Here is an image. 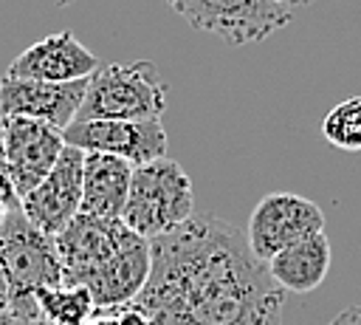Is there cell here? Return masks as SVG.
Segmentation results:
<instances>
[{
  "instance_id": "6da1fadb",
  "label": "cell",
  "mask_w": 361,
  "mask_h": 325,
  "mask_svg": "<svg viewBox=\"0 0 361 325\" xmlns=\"http://www.w3.org/2000/svg\"><path fill=\"white\" fill-rule=\"evenodd\" d=\"M135 302L155 325H282L285 291L245 235L206 212L149 240V277Z\"/></svg>"
},
{
  "instance_id": "7a4b0ae2",
  "label": "cell",
  "mask_w": 361,
  "mask_h": 325,
  "mask_svg": "<svg viewBox=\"0 0 361 325\" xmlns=\"http://www.w3.org/2000/svg\"><path fill=\"white\" fill-rule=\"evenodd\" d=\"M0 260L8 280L11 314L20 325L37 322L39 314L34 294L62 285V260L56 252V240L31 226L20 206H14L0 229Z\"/></svg>"
},
{
  "instance_id": "3957f363",
  "label": "cell",
  "mask_w": 361,
  "mask_h": 325,
  "mask_svg": "<svg viewBox=\"0 0 361 325\" xmlns=\"http://www.w3.org/2000/svg\"><path fill=\"white\" fill-rule=\"evenodd\" d=\"M195 192L186 170L172 158H158L141 167H133V181L121 220L127 229L144 240L183 226L195 212Z\"/></svg>"
},
{
  "instance_id": "277c9868",
  "label": "cell",
  "mask_w": 361,
  "mask_h": 325,
  "mask_svg": "<svg viewBox=\"0 0 361 325\" xmlns=\"http://www.w3.org/2000/svg\"><path fill=\"white\" fill-rule=\"evenodd\" d=\"M166 107V88L158 68L147 59L127 65H102L90 73L87 90L76 122L113 119V122H144L161 119Z\"/></svg>"
},
{
  "instance_id": "5b68a950",
  "label": "cell",
  "mask_w": 361,
  "mask_h": 325,
  "mask_svg": "<svg viewBox=\"0 0 361 325\" xmlns=\"http://www.w3.org/2000/svg\"><path fill=\"white\" fill-rule=\"evenodd\" d=\"M195 31L226 45L262 42L293 20L290 0H166Z\"/></svg>"
},
{
  "instance_id": "8992f818",
  "label": "cell",
  "mask_w": 361,
  "mask_h": 325,
  "mask_svg": "<svg viewBox=\"0 0 361 325\" xmlns=\"http://www.w3.org/2000/svg\"><path fill=\"white\" fill-rule=\"evenodd\" d=\"M324 232V212L310 198L296 192H268L248 218V249L259 263H268L279 252L299 240Z\"/></svg>"
},
{
  "instance_id": "52a82bcc",
  "label": "cell",
  "mask_w": 361,
  "mask_h": 325,
  "mask_svg": "<svg viewBox=\"0 0 361 325\" xmlns=\"http://www.w3.org/2000/svg\"><path fill=\"white\" fill-rule=\"evenodd\" d=\"M133 229L124 226L121 218H93L76 215L54 240L62 260V285H87V280L107 266L127 243H133Z\"/></svg>"
},
{
  "instance_id": "ba28073f",
  "label": "cell",
  "mask_w": 361,
  "mask_h": 325,
  "mask_svg": "<svg viewBox=\"0 0 361 325\" xmlns=\"http://www.w3.org/2000/svg\"><path fill=\"white\" fill-rule=\"evenodd\" d=\"M68 147L82 153H102L121 158L133 167L166 158V130L161 119L144 122H113V119H87L73 122L62 130Z\"/></svg>"
},
{
  "instance_id": "9c48e42d",
  "label": "cell",
  "mask_w": 361,
  "mask_h": 325,
  "mask_svg": "<svg viewBox=\"0 0 361 325\" xmlns=\"http://www.w3.org/2000/svg\"><path fill=\"white\" fill-rule=\"evenodd\" d=\"M82 170H85V153L65 144L54 170L25 198H20V212L42 235L56 237L79 215Z\"/></svg>"
},
{
  "instance_id": "30bf717a",
  "label": "cell",
  "mask_w": 361,
  "mask_h": 325,
  "mask_svg": "<svg viewBox=\"0 0 361 325\" xmlns=\"http://www.w3.org/2000/svg\"><path fill=\"white\" fill-rule=\"evenodd\" d=\"M3 130H6V172L20 201L54 170V164L65 150V138L62 130L20 116L3 119Z\"/></svg>"
},
{
  "instance_id": "8fae6325",
  "label": "cell",
  "mask_w": 361,
  "mask_h": 325,
  "mask_svg": "<svg viewBox=\"0 0 361 325\" xmlns=\"http://www.w3.org/2000/svg\"><path fill=\"white\" fill-rule=\"evenodd\" d=\"M90 79V76H87ZM87 79L76 82H37V79H0V119H34L56 130L76 122Z\"/></svg>"
},
{
  "instance_id": "7c38bea8",
  "label": "cell",
  "mask_w": 361,
  "mask_h": 325,
  "mask_svg": "<svg viewBox=\"0 0 361 325\" xmlns=\"http://www.w3.org/2000/svg\"><path fill=\"white\" fill-rule=\"evenodd\" d=\"M99 68L93 51H87L73 31H56L45 40L28 45L17 54L6 71L14 79H37V82H76L87 79Z\"/></svg>"
},
{
  "instance_id": "4fadbf2b",
  "label": "cell",
  "mask_w": 361,
  "mask_h": 325,
  "mask_svg": "<svg viewBox=\"0 0 361 325\" xmlns=\"http://www.w3.org/2000/svg\"><path fill=\"white\" fill-rule=\"evenodd\" d=\"M130 181H133V164L102 153H85L79 215L121 218Z\"/></svg>"
},
{
  "instance_id": "5bb4252c",
  "label": "cell",
  "mask_w": 361,
  "mask_h": 325,
  "mask_svg": "<svg viewBox=\"0 0 361 325\" xmlns=\"http://www.w3.org/2000/svg\"><path fill=\"white\" fill-rule=\"evenodd\" d=\"M330 240L324 232L293 243L290 249L279 252L276 257H271L265 263L268 274L276 280V285L282 291H293V294H310L316 291L327 271H330Z\"/></svg>"
},
{
  "instance_id": "9a60e30c",
  "label": "cell",
  "mask_w": 361,
  "mask_h": 325,
  "mask_svg": "<svg viewBox=\"0 0 361 325\" xmlns=\"http://www.w3.org/2000/svg\"><path fill=\"white\" fill-rule=\"evenodd\" d=\"M37 314L48 325H85L96 314V302L82 285L42 288L34 294Z\"/></svg>"
},
{
  "instance_id": "2e32d148",
  "label": "cell",
  "mask_w": 361,
  "mask_h": 325,
  "mask_svg": "<svg viewBox=\"0 0 361 325\" xmlns=\"http://www.w3.org/2000/svg\"><path fill=\"white\" fill-rule=\"evenodd\" d=\"M322 136L347 153H361V96H350L330 107L322 122Z\"/></svg>"
},
{
  "instance_id": "e0dca14e",
  "label": "cell",
  "mask_w": 361,
  "mask_h": 325,
  "mask_svg": "<svg viewBox=\"0 0 361 325\" xmlns=\"http://www.w3.org/2000/svg\"><path fill=\"white\" fill-rule=\"evenodd\" d=\"M113 314H116V322H118V325H155V322L149 319V314H147L135 300L127 302V305L113 308Z\"/></svg>"
},
{
  "instance_id": "ac0fdd59",
  "label": "cell",
  "mask_w": 361,
  "mask_h": 325,
  "mask_svg": "<svg viewBox=\"0 0 361 325\" xmlns=\"http://www.w3.org/2000/svg\"><path fill=\"white\" fill-rule=\"evenodd\" d=\"M0 195H6L8 201H17V195L11 189V181H8V172H6V130H3V119H0Z\"/></svg>"
},
{
  "instance_id": "d6986e66",
  "label": "cell",
  "mask_w": 361,
  "mask_h": 325,
  "mask_svg": "<svg viewBox=\"0 0 361 325\" xmlns=\"http://www.w3.org/2000/svg\"><path fill=\"white\" fill-rule=\"evenodd\" d=\"M327 325H361V305H350L341 314H336Z\"/></svg>"
},
{
  "instance_id": "ffe728a7",
  "label": "cell",
  "mask_w": 361,
  "mask_h": 325,
  "mask_svg": "<svg viewBox=\"0 0 361 325\" xmlns=\"http://www.w3.org/2000/svg\"><path fill=\"white\" fill-rule=\"evenodd\" d=\"M85 325H118V322H116V314L113 311H96Z\"/></svg>"
},
{
  "instance_id": "44dd1931",
  "label": "cell",
  "mask_w": 361,
  "mask_h": 325,
  "mask_svg": "<svg viewBox=\"0 0 361 325\" xmlns=\"http://www.w3.org/2000/svg\"><path fill=\"white\" fill-rule=\"evenodd\" d=\"M14 206H20V201H8L6 195H0V229H3V223H6V218Z\"/></svg>"
},
{
  "instance_id": "7402d4cb",
  "label": "cell",
  "mask_w": 361,
  "mask_h": 325,
  "mask_svg": "<svg viewBox=\"0 0 361 325\" xmlns=\"http://www.w3.org/2000/svg\"><path fill=\"white\" fill-rule=\"evenodd\" d=\"M0 325H20L17 317L11 314V308H0Z\"/></svg>"
},
{
  "instance_id": "603a6c76",
  "label": "cell",
  "mask_w": 361,
  "mask_h": 325,
  "mask_svg": "<svg viewBox=\"0 0 361 325\" xmlns=\"http://www.w3.org/2000/svg\"><path fill=\"white\" fill-rule=\"evenodd\" d=\"M310 3H316V0H290L293 8H302V6H310Z\"/></svg>"
},
{
  "instance_id": "cb8c5ba5",
  "label": "cell",
  "mask_w": 361,
  "mask_h": 325,
  "mask_svg": "<svg viewBox=\"0 0 361 325\" xmlns=\"http://www.w3.org/2000/svg\"><path fill=\"white\" fill-rule=\"evenodd\" d=\"M28 325H48V322H42V319H37V322H28Z\"/></svg>"
}]
</instances>
